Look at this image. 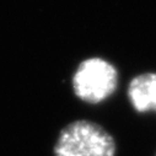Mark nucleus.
<instances>
[{"instance_id": "nucleus-1", "label": "nucleus", "mask_w": 156, "mask_h": 156, "mask_svg": "<svg viewBox=\"0 0 156 156\" xmlns=\"http://www.w3.org/2000/svg\"><path fill=\"white\" fill-rule=\"evenodd\" d=\"M115 141L100 124L75 121L62 129L54 145V156H114Z\"/></svg>"}, {"instance_id": "nucleus-3", "label": "nucleus", "mask_w": 156, "mask_h": 156, "mask_svg": "<svg viewBox=\"0 0 156 156\" xmlns=\"http://www.w3.org/2000/svg\"><path fill=\"white\" fill-rule=\"evenodd\" d=\"M128 97L136 112L156 111V73L133 77L128 86Z\"/></svg>"}, {"instance_id": "nucleus-2", "label": "nucleus", "mask_w": 156, "mask_h": 156, "mask_svg": "<svg viewBox=\"0 0 156 156\" xmlns=\"http://www.w3.org/2000/svg\"><path fill=\"white\" fill-rule=\"evenodd\" d=\"M75 95L86 103L107 100L118 86V71L102 58H89L77 65L71 80Z\"/></svg>"}]
</instances>
